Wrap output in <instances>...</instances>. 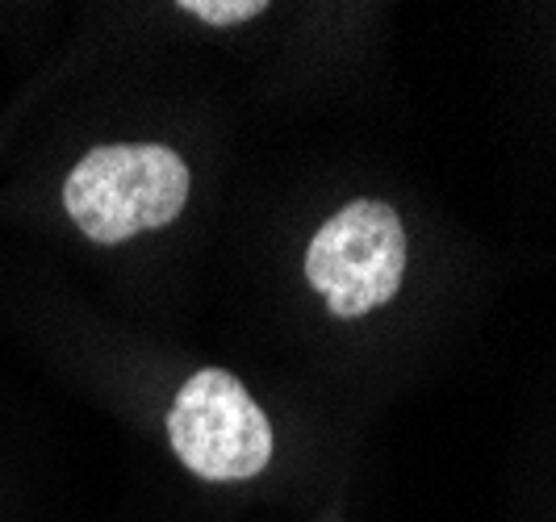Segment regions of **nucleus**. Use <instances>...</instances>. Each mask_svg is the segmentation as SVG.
<instances>
[{"label": "nucleus", "mask_w": 556, "mask_h": 522, "mask_svg": "<svg viewBox=\"0 0 556 522\" xmlns=\"http://www.w3.org/2000/svg\"><path fill=\"white\" fill-rule=\"evenodd\" d=\"M167 440L201 481H248L273 460L268 418L223 368H205L180 385L167 410Z\"/></svg>", "instance_id": "f03ea898"}, {"label": "nucleus", "mask_w": 556, "mask_h": 522, "mask_svg": "<svg viewBox=\"0 0 556 522\" xmlns=\"http://www.w3.org/2000/svg\"><path fill=\"white\" fill-rule=\"evenodd\" d=\"M406 230L381 201H352L306 251V280L327 297L334 318H361L402 289Z\"/></svg>", "instance_id": "7ed1b4c3"}, {"label": "nucleus", "mask_w": 556, "mask_h": 522, "mask_svg": "<svg viewBox=\"0 0 556 522\" xmlns=\"http://www.w3.org/2000/svg\"><path fill=\"white\" fill-rule=\"evenodd\" d=\"M185 13H193L210 26H239V22H251L255 13H264V0H189Z\"/></svg>", "instance_id": "20e7f679"}, {"label": "nucleus", "mask_w": 556, "mask_h": 522, "mask_svg": "<svg viewBox=\"0 0 556 522\" xmlns=\"http://www.w3.org/2000/svg\"><path fill=\"white\" fill-rule=\"evenodd\" d=\"M189 184V167L167 147H97L72 167L63 205L92 243H126L176 221Z\"/></svg>", "instance_id": "f257e3e1"}]
</instances>
